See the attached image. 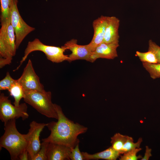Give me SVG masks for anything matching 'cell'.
Returning <instances> with one entry per match:
<instances>
[{"label": "cell", "mask_w": 160, "mask_h": 160, "mask_svg": "<svg viewBox=\"0 0 160 160\" xmlns=\"http://www.w3.org/2000/svg\"><path fill=\"white\" fill-rule=\"evenodd\" d=\"M55 105L58 116L57 121L47 123V126L50 134L42 141L64 145L72 149L79 142L78 136L86 132L87 128L69 119L60 106L55 104Z\"/></svg>", "instance_id": "cell-1"}, {"label": "cell", "mask_w": 160, "mask_h": 160, "mask_svg": "<svg viewBox=\"0 0 160 160\" xmlns=\"http://www.w3.org/2000/svg\"><path fill=\"white\" fill-rule=\"evenodd\" d=\"M5 132L0 139V149L4 148L9 153L12 160L18 159L19 155L26 149L27 143L25 135L20 133L16 125V119L4 124Z\"/></svg>", "instance_id": "cell-2"}, {"label": "cell", "mask_w": 160, "mask_h": 160, "mask_svg": "<svg viewBox=\"0 0 160 160\" xmlns=\"http://www.w3.org/2000/svg\"><path fill=\"white\" fill-rule=\"evenodd\" d=\"M23 99L25 103L31 105L41 114L48 118L57 120L58 114L55 104L52 101L51 92L25 91Z\"/></svg>", "instance_id": "cell-3"}, {"label": "cell", "mask_w": 160, "mask_h": 160, "mask_svg": "<svg viewBox=\"0 0 160 160\" xmlns=\"http://www.w3.org/2000/svg\"><path fill=\"white\" fill-rule=\"evenodd\" d=\"M66 50L63 46L60 47L46 45L39 39H35L33 41L28 42L24 51V56L20 61V65L15 71L19 68L30 53L36 51L43 52L47 58L53 63H58L64 61L69 62L68 55L64 54Z\"/></svg>", "instance_id": "cell-4"}, {"label": "cell", "mask_w": 160, "mask_h": 160, "mask_svg": "<svg viewBox=\"0 0 160 160\" xmlns=\"http://www.w3.org/2000/svg\"><path fill=\"white\" fill-rule=\"evenodd\" d=\"M17 49L15 33L11 24L7 27H1L0 29L1 68L11 63Z\"/></svg>", "instance_id": "cell-5"}, {"label": "cell", "mask_w": 160, "mask_h": 160, "mask_svg": "<svg viewBox=\"0 0 160 160\" xmlns=\"http://www.w3.org/2000/svg\"><path fill=\"white\" fill-rule=\"evenodd\" d=\"M27 106L25 103L20 104L19 106L13 105L9 97L3 93L0 95V119L5 124L8 121L21 117L23 120L28 118Z\"/></svg>", "instance_id": "cell-6"}, {"label": "cell", "mask_w": 160, "mask_h": 160, "mask_svg": "<svg viewBox=\"0 0 160 160\" xmlns=\"http://www.w3.org/2000/svg\"><path fill=\"white\" fill-rule=\"evenodd\" d=\"M18 0H12L10 5L11 24L15 36V44L18 49L25 37L35 28L28 25L23 20L17 7Z\"/></svg>", "instance_id": "cell-7"}, {"label": "cell", "mask_w": 160, "mask_h": 160, "mask_svg": "<svg viewBox=\"0 0 160 160\" xmlns=\"http://www.w3.org/2000/svg\"><path fill=\"white\" fill-rule=\"evenodd\" d=\"M17 80L25 91H46L43 85L40 81L39 77L35 71L30 59L28 60L21 76Z\"/></svg>", "instance_id": "cell-8"}, {"label": "cell", "mask_w": 160, "mask_h": 160, "mask_svg": "<svg viewBox=\"0 0 160 160\" xmlns=\"http://www.w3.org/2000/svg\"><path fill=\"white\" fill-rule=\"evenodd\" d=\"M47 125V123H39L35 121L30 123L28 132L24 134L27 143L26 150L29 160H31L40 149L41 145L39 140L40 134Z\"/></svg>", "instance_id": "cell-9"}, {"label": "cell", "mask_w": 160, "mask_h": 160, "mask_svg": "<svg viewBox=\"0 0 160 160\" xmlns=\"http://www.w3.org/2000/svg\"><path fill=\"white\" fill-rule=\"evenodd\" d=\"M63 46L66 50L69 49L71 52L68 55L69 62L79 60L89 62L92 52L87 44L79 45L77 44V40L73 39L67 41Z\"/></svg>", "instance_id": "cell-10"}, {"label": "cell", "mask_w": 160, "mask_h": 160, "mask_svg": "<svg viewBox=\"0 0 160 160\" xmlns=\"http://www.w3.org/2000/svg\"><path fill=\"white\" fill-rule=\"evenodd\" d=\"M108 16L101 15L94 20L92 23L94 34L92 38L87 45L92 52L103 42Z\"/></svg>", "instance_id": "cell-11"}, {"label": "cell", "mask_w": 160, "mask_h": 160, "mask_svg": "<svg viewBox=\"0 0 160 160\" xmlns=\"http://www.w3.org/2000/svg\"><path fill=\"white\" fill-rule=\"evenodd\" d=\"M119 43L102 42L92 52L89 62L93 63L100 58L113 59L118 57L117 49Z\"/></svg>", "instance_id": "cell-12"}, {"label": "cell", "mask_w": 160, "mask_h": 160, "mask_svg": "<svg viewBox=\"0 0 160 160\" xmlns=\"http://www.w3.org/2000/svg\"><path fill=\"white\" fill-rule=\"evenodd\" d=\"M71 150L64 145L49 143L47 151V160H69Z\"/></svg>", "instance_id": "cell-13"}, {"label": "cell", "mask_w": 160, "mask_h": 160, "mask_svg": "<svg viewBox=\"0 0 160 160\" xmlns=\"http://www.w3.org/2000/svg\"><path fill=\"white\" fill-rule=\"evenodd\" d=\"M120 20L115 16L108 17L103 42L106 43H119Z\"/></svg>", "instance_id": "cell-14"}, {"label": "cell", "mask_w": 160, "mask_h": 160, "mask_svg": "<svg viewBox=\"0 0 160 160\" xmlns=\"http://www.w3.org/2000/svg\"><path fill=\"white\" fill-rule=\"evenodd\" d=\"M84 160L103 159L116 160L121 154L111 146L105 150L95 153L91 154L87 152H82Z\"/></svg>", "instance_id": "cell-15"}, {"label": "cell", "mask_w": 160, "mask_h": 160, "mask_svg": "<svg viewBox=\"0 0 160 160\" xmlns=\"http://www.w3.org/2000/svg\"><path fill=\"white\" fill-rule=\"evenodd\" d=\"M12 0H0V21L1 27H7L11 24L10 5Z\"/></svg>", "instance_id": "cell-16"}, {"label": "cell", "mask_w": 160, "mask_h": 160, "mask_svg": "<svg viewBox=\"0 0 160 160\" xmlns=\"http://www.w3.org/2000/svg\"><path fill=\"white\" fill-rule=\"evenodd\" d=\"M8 91L10 95L14 98V105L16 107L19 106L20 101L24 97L25 91L17 79Z\"/></svg>", "instance_id": "cell-17"}, {"label": "cell", "mask_w": 160, "mask_h": 160, "mask_svg": "<svg viewBox=\"0 0 160 160\" xmlns=\"http://www.w3.org/2000/svg\"><path fill=\"white\" fill-rule=\"evenodd\" d=\"M127 136L117 133L111 138V146L121 154L123 147L127 140Z\"/></svg>", "instance_id": "cell-18"}, {"label": "cell", "mask_w": 160, "mask_h": 160, "mask_svg": "<svg viewBox=\"0 0 160 160\" xmlns=\"http://www.w3.org/2000/svg\"><path fill=\"white\" fill-rule=\"evenodd\" d=\"M143 65L152 79L160 78V63L152 64L143 63Z\"/></svg>", "instance_id": "cell-19"}, {"label": "cell", "mask_w": 160, "mask_h": 160, "mask_svg": "<svg viewBox=\"0 0 160 160\" xmlns=\"http://www.w3.org/2000/svg\"><path fill=\"white\" fill-rule=\"evenodd\" d=\"M136 55L143 63L152 64L158 63L155 54L151 51L148 50V52H144L137 51Z\"/></svg>", "instance_id": "cell-20"}, {"label": "cell", "mask_w": 160, "mask_h": 160, "mask_svg": "<svg viewBox=\"0 0 160 160\" xmlns=\"http://www.w3.org/2000/svg\"><path fill=\"white\" fill-rule=\"evenodd\" d=\"M142 141V138L140 137L137 142L134 143L133 138L127 136V140L123 147L121 154L134 148H139Z\"/></svg>", "instance_id": "cell-21"}, {"label": "cell", "mask_w": 160, "mask_h": 160, "mask_svg": "<svg viewBox=\"0 0 160 160\" xmlns=\"http://www.w3.org/2000/svg\"><path fill=\"white\" fill-rule=\"evenodd\" d=\"M140 148H134L123 153L120 155L119 159L120 160H137L142 159V156L140 155L138 156L137 154L142 150Z\"/></svg>", "instance_id": "cell-22"}, {"label": "cell", "mask_w": 160, "mask_h": 160, "mask_svg": "<svg viewBox=\"0 0 160 160\" xmlns=\"http://www.w3.org/2000/svg\"><path fill=\"white\" fill-rule=\"evenodd\" d=\"M16 80L12 78L9 72H7L5 77L0 81V90L9 91Z\"/></svg>", "instance_id": "cell-23"}, {"label": "cell", "mask_w": 160, "mask_h": 160, "mask_svg": "<svg viewBox=\"0 0 160 160\" xmlns=\"http://www.w3.org/2000/svg\"><path fill=\"white\" fill-rule=\"evenodd\" d=\"M49 143L42 141L40 149L31 160H47V151Z\"/></svg>", "instance_id": "cell-24"}, {"label": "cell", "mask_w": 160, "mask_h": 160, "mask_svg": "<svg viewBox=\"0 0 160 160\" xmlns=\"http://www.w3.org/2000/svg\"><path fill=\"white\" fill-rule=\"evenodd\" d=\"M79 143H78L75 146L71 149L69 155L70 160H84L83 156L79 148Z\"/></svg>", "instance_id": "cell-25"}, {"label": "cell", "mask_w": 160, "mask_h": 160, "mask_svg": "<svg viewBox=\"0 0 160 160\" xmlns=\"http://www.w3.org/2000/svg\"><path fill=\"white\" fill-rule=\"evenodd\" d=\"M148 50L153 52L155 54L158 63H160V47L150 39L148 41Z\"/></svg>", "instance_id": "cell-26"}, {"label": "cell", "mask_w": 160, "mask_h": 160, "mask_svg": "<svg viewBox=\"0 0 160 160\" xmlns=\"http://www.w3.org/2000/svg\"><path fill=\"white\" fill-rule=\"evenodd\" d=\"M151 149L148 146H145V151L143 157H142L141 160H148L152 156L151 154Z\"/></svg>", "instance_id": "cell-27"}, {"label": "cell", "mask_w": 160, "mask_h": 160, "mask_svg": "<svg viewBox=\"0 0 160 160\" xmlns=\"http://www.w3.org/2000/svg\"><path fill=\"white\" fill-rule=\"evenodd\" d=\"M18 159L20 160H29L28 153L26 149L23 152L19 155Z\"/></svg>", "instance_id": "cell-28"}]
</instances>
